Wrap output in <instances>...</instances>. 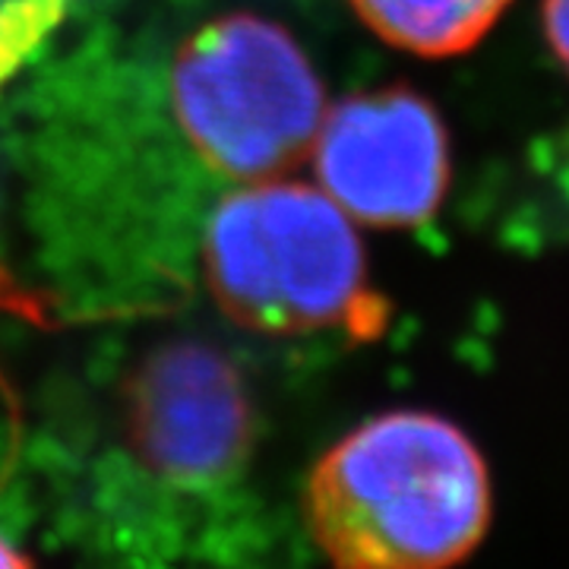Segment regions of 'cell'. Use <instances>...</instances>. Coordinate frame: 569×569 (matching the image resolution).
I'll list each match as a JSON object with an SVG mask.
<instances>
[{
	"instance_id": "6da1fadb",
	"label": "cell",
	"mask_w": 569,
	"mask_h": 569,
	"mask_svg": "<svg viewBox=\"0 0 569 569\" xmlns=\"http://www.w3.org/2000/svg\"><path fill=\"white\" fill-rule=\"evenodd\" d=\"M301 512L332 569H452L488 535V466L447 418L387 411L317 459Z\"/></svg>"
},
{
	"instance_id": "7a4b0ae2",
	"label": "cell",
	"mask_w": 569,
	"mask_h": 569,
	"mask_svg": "<svg viewBox=\"0 0 569 569\" xmlns=\"http://www.w3.org/2000/svg\"><path fill=\"white\" fill-rule=\"evenodd\" d=\"M200 272L228 320L263 336L383 326L355 222L320 187L263 178L234 183L206 212Z\"/></svg>"
},
{
	"instance_id": "3957f363",
	"label": "cell",
	"mask_w": 569,
	"mask_h": 569,
	"mask_svg": "<svg viewBox=\"0 0 569 569\" xmlns=\"http://www.w3.org/2000/svg\"><path fill=\"white\" fill-rule=\"evenodd\" d=\"M171 123L190 159L231 183L301 164L323 121V86L282 26L231 13L200 26L168 67Z\"/></svg>"
},
{
	"instance_id": "277c9868",
	"label": "cell",
	"mask_w": 569,
	"mask_h": 569,
	"mask_svg": "<svg viewBox=\"0 0 569 569\" xmlns=\"http://www.w3.org/2000/svg\"><path fill=\"white\" fill-rule=\"evenodd\" d=\"M253 402L241 370L212 346L146 348L114 389V456L130 488L168 503H209L247 478Z\"/></svg>"
},
{
	"instance_id": "5b68a950",
	"label": "cell",
	"mask_w": 569,
	"mask_h": 569,
	"mask_svg": "<svg viewBox=\"0 0 569 569\" xmlns=\"http://www.w3.org/2000/svg\"><path fill=\"white\" fill-rule=\"evenodd\" d=\"M310 152L320 190L351 222L425 224L447 190V130L406 89L355 96L323 111Z\"/></svg>"
},
{
	"instance_id": "8992f818",
	"label": "cell",
	"mask_w": 569,
	"mask_h": 569,
	"mask_svg": "<svg viewBox=\"0 0 569 569\" xmlns=\"http://www.w3.org/2000/svg\"><path fill=\"white\" fill-rule=\"evenodd\" d=\"M377 36L421 58H452L475 48L509 0H351Z\"/></svg>"
},
{
	"instance_id": "52a82bcc",
	"label": "cell",
	"mask_w": 569,
	"mask_h": 569,
	"mask_svg": "<svg viewBox=\"0 0 569 569\" xmlns=\"http://www.w3.org/2000/svg\"><path fill=\"white\" fill-rule=\"evenodd\" d=\"M545 32L553 54L569 70V0H545Z\"/></svg>"
},
{
	"instance_id": "ba28073f",
	"label": "cell",
	"mask_w": 569,
	"mask_h": 569,
	"mask_svg": "<svg viewBox=\"0 0 569 569\" xmlns=\"http://www.w3.org/2000/svg\"><path fill=\"white\" fill-rule=\"evenodd\" d=\"M0 569H32L29 557L3 531H0Z\"/></svg>"
}]
</instances>
